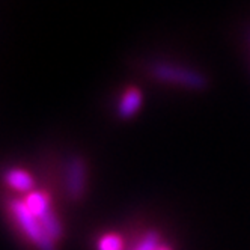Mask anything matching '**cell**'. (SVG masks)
Segmentation results:
<instances>
[{"label": "cell", "instance_id": "obj_8", "mask_svg": "<svg viewBox=\"0 0 250 250\" xmlns=\"http://www.w3.org/2000/svg\"><path fill=\"white\" fill-rule=\"evenodd\" d=\"M162 244V234L157 229H149L139 238L133 250H157Z\"/></svg>", "mask_w": 250, "mask_h": 250}, {"label": "cell", "instance_id": "obj_9", "mask_svg": "<svg viewBox=\"0 0 250 250\" xmlns=\"http://www.w3.org/2000/svg\"><path fill=\"white\" fill-rule=\"evenodd\" d=\"M124 249V240L116 232H109L98 238L97 250H122Z\"/></svg>", "mask_w": 250, "mask_h": 250}, {"label": "cell", "instance_id": "obj_2", "mask_svg": "<svg viewBox=\"0 0 250 250\" xmlns=\"http://www.w3.org/2000/svg\"><path fill=\"white\" fill-rule=\"evenodd\" d=\"M152 76L165 83L183 86L187 89H204L207 86V79L199 74L198 71H193L180 65L173 63H155L152 68Z\"/></svg>", "mask_w": 250, "mask_h": 250}, {"label": "cell", "instance_id": "obj_1", "mask_svg": "<svg viewBox=\"0 0 250 250\" xmlns=\"http://www.w3.org/2000/svg\"><path fill=\"white\" fill-rule=\"evenodd\" d=\"M8 212L20 230V234L38 250H58V243L53 241L41 226L40 220L32 214V211L26 207L23 199H9L8 201Z\"/></svg>", "mask_w": 250, "mask_h": 250}, {"label": "cell", "instance_id": "obj_6", "mask_svg": "<svg viewBox=\"0 0 250 250\" xmlns=\"http://www.w3.org/2000/svg\"><path fill=\"white\" fill-rule=\"evenodd\" d=\"M44 229L45 234L55 241V243H59L63 237V226H62V222L59 219V216L56 214L55 208H50L48 211H45L42 216L37 217Z\"/></svg>", "mask_w": 250, "mask_h": 250}, {"label": "cell", "instance_id": "obj_10", "mask_svg": "<svg viewBox=\"0 0 250 250\" xmlns=\"http://www.w3.org/2000/svg\"><path fill=\"white\" fill-rule=\"evenodd\" d=\"M157 250H173V249H172V247H170L169 244H165V243H163V244L160 246V247H158Z\"/></svg>", "mask_w": 250, "mask_h": 250}, {"label": "cell", "instance_id": "obj_7", "mask_svg": "<svg viewBox=\"0 0 250 250\" xmlns=\"http://www.w3.org/2000/svg\"><path fill=\"white\" fill-rule=\"evenodd\" d=\"M23 201H24L26 207L32 211V214L35 217L42 216L45 211L53 208L50 194L44 190H33V191L27 193Z\"/></svg>", "mask_w": 250, "mask_h": 250}, {"label": "cell", "instance_id": "obj_5", "mask_svg": "<svg viewBox=\"0 0 250 250\" xmlns=\"http://www.w3.org/2000/svg\"><path fill=\"white\" fill-rule=\"evenodd\" d=\"M3 181L11 190L20 193H30L35 190L33 176L21 167H9L8 170H5Z\"/></svg>", "mask_w": 250, "mask_h": 250}, {"label": "cell", "instance_id": "obj_3", "mask_svg": "<svg viewBox=\"0 0 250 250\" xmlns=\"http://www.w3.org/2000/svg\"><path fill=\"white\" fill-rule=\"evenodd\" d=\"M65 191L69 201H80L87 187V165L82 157H73L68 160L65 167Z\"/></svg>", "mask_w": 250, "mask_h": 250}, {"label": "cell", "instance_id": "obj_4", "mask_svg": "<svg viewBox=\"0 0 250 250\" xmlns=\"http://www.w3.org/2000/svg\"><path fill=\"white\" fill-rule=\"evenodd\" d=\"M142 100H144V95H142L140 89L130 86L122 92L119 103H118V115L121 119H131L142 107Z\"/></svg>", "mask_w": 250, "mask_h": 250}]
</instances>
